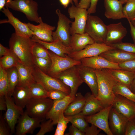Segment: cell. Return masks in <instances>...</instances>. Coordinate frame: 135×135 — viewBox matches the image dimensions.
<instances>
[{
    "instance_id": "6da1fadb",
    "label": "cell",
    "mask_w": 135,
    "mask_h": 135,
    "mask_svg": "<svg viewBox=\"0 0 135 135\" xmlns=\"http://www.w3.org/2000/svg\"><path fill=\"white\" fill-rule=\"evenodd\" d=\"M36 42L31 38L24 37L13 33L9 41L10 49L20 62L24 65L33 68L35 57L33 53Z\"/></svg>"
},
{
    "instance_id": "7a4b0ae2",
    "label": "cell",
    "mask_w": 135,
    "mask_h": 135,
    "mask_svg": "<svg viewBox=\"0 0 135 135\" xmlns=\"http://www.w3.org/2000/svg\"><path fill=\"white\" fill-rule=\"evenodd\" d=\"M98 83L97 98L104 108L112 106L116 95L113 89L118 82L106 69L94 70Z\"/></svg>"
},
{
    "instance_id": "3957f363",
    "label": "cell",
    "mask_w": 135,
    "mask_h": 135,
    "mask_svg": "<svg viewBox=\"0 0 135 135\" xmlns=\"http://www.w3.org/2000/svg\"><path fill=\"white\" fill-rule=\"evenodd\" d=\"M32 75L35 81L41 85L47 91L58 90L68 95L71 92L70 88L60 79L52 77L41 70L34 66Z\"/></svg>"
},
{
    "instance_id": "277c9868",
    "label": "cell",
    "mask_w": 135,
    "mask_h": 135,
    "mask_svg": "<svg viewBox=\"0 0 135 135\" xmlns=\"http://www.w3.org/2000/svg\"><path fill=\"white\" fill-rule=\"evenodd\" d=\"M51 63L50 67L46 73L48 75L57 78L63 71L73 66L82 64L80 60H74L68 55L65 57L58 56L48 50Z\"/></svg>"
},
{
    "instance_id": "5b68a950",
    "label": "cell",
    "mask_w": 135,
    "mask_h": 135,
    "mask_svg": "<svg viewBox=\"0 0 135 135\" xmlns=\"http://www.w3.org/2000/svg\"><path fill=\"white\" fill-rule=\"evenodd\" d=\"M5 6L23 13L31 21L39 23L38 4L33 0H11L6 3Z\"/></svg>"
},
{
    "instance_id": "8992f818",
    "label": "cell",
    "mask_w": 135,
    "mask_h": 135,
    "mask_svg": "<svg viewBox=\"0 0 135 135\" xmlns=\"http://www.w3.org/2000/svg\"><path fill=\"white\" fill-rule=\"evenodd\" d=\"M107 30L106 25L98 17L88 14L85 29L95 42L104 43Z\"/></svg>"
},
{
    "instance_id": "52a82bcc",
    "label": "cell",
    "mask_w": 135,
    "mask_h": 135,
    "mask_svg": "<svg viewBox=\"0 0 135 135\" xmlns=\"http://www.w3.org/2000/svg\"><path fill=\"white\" fill-rule=\"evenodd\" d=\"M53 104V100L48 98H30L26 106V111L30 116L44 120Z\"/></svg>"
},
{
    "instance_id": "ba28073f",
    "label": "cell",
    "mask_w": 135,
    "mask_h": 135,
    "mask_svg": "<svg viewBox=\"0 0 135 135\" xmlns=\"http://www.w3.org/2000/svg\"><path fill=\"white\" fill-rule=\"evenodd\" d=\"M68 12L70 18H74L70 28L71 35L84 33L88 14L87 10L72 5L69 7Z\"/></svg>"
},
{
    "instance_id": "9c48e42d",
    "label": "cell",
    "mask_w": 135,
    "mask_h": 135,
    "mask_svg": "<svg viewBox=\"0 0 135 135\" xmlns=\"http://www.w3.org/2000/svg\"><path fill=\"white\" fill-rule=\"evenodd\" d=\"M56 12L58 17V20L56 30L52 34L54 41L58 40L64 45L70 47V24L72 22L60 10L57 9Z\"/></svg>"
},
{
    "instance_id": "30bf717a",
    "label": "cell",
    "mask_w": 135,
    "mask_h": 135,
    "mask_svg": "<svg viewBox=\"0 0 135 135\" xmlns=\"http://www.w3.org/2000/svg\"><path fill=\"white\" fill-rule=\"evenodd\" d=\"M57 78L60 80L71 90L70 95L74 97L79 87L83 82L76 66L72 67L61 73Z\"/></svg>"
},
{
    "instance_id": "8fae6325",
    "label": "cell",
    "mask_w": 135,
    "mask_h": 135,
    "mask_svg": "<svg viewBox=\"0 0 135 135\" xmlns=\"http://www.w3.org/2000/svg\"><path fill=\"white\" fill-rule=\"evenodd\" d=\"M115 49L104 43L95 42L87 45L82 50L72 52L68 55L74 60H80L82 58L98 56L106 51Z\"/></svg>"
},
{
    "instance_id": "7c38bea8",
    "label": "cell",
    "mask_w": 135,
    "mask_h": 135,
    "mask_svg": "<svg viewBox=\"0 0 135 135\" xmlns=\"http://www.w3.org/2000/svg\"><path fill=\"white\" fill-rule=\"evenodd\" d=\"M112 106L104 108L94 114L85 116L87 122L94 124L102 130L108 135H113L110 128L108 118Z\"/></svg>"
},
{
    "instance_id": "4fadbf2b",
    "label": "cell",
    "mask_w": 135,
    "mask_h": 135,
    "mask_svg": "<svg viewBox=\"0 0 135 135\" xmlns=\"http://www.w3.org/2000/svg\"><path fill=\"white\" fill-rule=\"evenodd\" d=\"M41 119L30 116L26 110L20 117L16 128V134L25 135L33 134L35 129L40 127Z\"/></svg>"
},
{
    "instance_id": "5bb4252c",
    "label": "cell",
    "mask_w": 135,
    "mask_h": 135,
    "mask_svg": "<svg viewBox=\"0 0 135 135\" xmlns=\"http://www.w3.org/2000/svg\"><path fill=\"white\" fill-rule=\"evenodd\" d=\"M6 109L5 114L4 120L7 124L11 134L15 131V126L18 120L24 112L23 110L18 106L11 97L5 96Z\"/></svg>"
},
{
    "instance_id": "9a60e30c",
    "label": "cell",
    "mask_w": 135,
    "mask_h": 135,
    "mask_svg": "<svg viewBox=\"0 0 135 135\" xmlns=\"http://www.w3.org/2000/svg\"><path fill=\"white\" fill-rule=\"evenodd\" d=\"M129 120L112 106L109 114V127L113 135H124Z\"/></svg>"
},
{
    "instance_id": "2e32d148",
    "label": "cell",
    "mask_w": 135,
    "mask_h": 135,
    "mask_svg": "<svg viewBox=\"0 0 135 135\" xmlns=\"http://www.w3.org/2000/svg\"><path fill=\"white\" fill-rule=\"evenodd\" d=\"M115 95L112 106L128 120L135 118V102L121 95Z\"/></svg>"
},
{
    "instance_id": "e0dca14e",
    "label": "cell",
    "mask_w": 135,
    "mask_h": 135,
    "mask_svg": "<svg viewBox=\"0 0 135 135\" xmlns=\"http://www.w3.org/2000/svg\"><path fill=\"white\" fill-rule=\"evenodd\" d=\"M8 18L7 20L0 21V23H8L14 27L17 35L31 38L33 36L32 31L26 23H23L14 17L7 7H4L1 11Z\"/></svg>"
},
{
    "instance_id": "ac0fdd59",
    "label": "cell",
    "mask_w": 135,
    "mask_h": 135,
    "mask_svg": "<svg viewBox=\"0 0 135 135\" xmlns=\"http://www.w3.org/2000/svg\"><path fill=\"white\" fill-rule=\"evenodd\" d=\"M39 23L38 25H35L30 22L26 23L32 31L33 35L38 39L46 42H53L52 34L55 27L44 22L40 17Z\"/></svg>"
},
{
    "instance_id": "d6986e66",
    "label": "cell",
    "mask_w": 135,
    "mask_h": 135,
    "mask_svg": "<svg viewBox=\"0 0 135 135\" xmlns=\"http://www.w3.org/2000/svg\"><path fill=\"white\" fill-rule=\"evenodd\" d=\"M127 33L126 28L120 22L107 25L106 35L104 43L109 45L122 42Z\"/></svg>"
},
{
    "instance_id": "ffe728a7",
    "label": "cell",
    "mask_w": 135,
    "mask_h": 135,
    "mask_svg": "<svg viewBox=\"0 0 135 135\" xmlns=\"http://www.w3.org/2000/svg\"><path fill=\"white\" fill-rule=\"evenodd\" d=\"M80 77L84 82L90 88L92 94L97 97L98 94V83L94 69L83 65L77 66Z\"/></svg>"
},
{
    "instance_id": "44dd1931",
    "label": "cell",
    "mask_w": 135,
    "mask_h": 135,
    "mask_svg": "<svg viewBox=\"0 0 135 135\" xmlns=\"http://www.w3.org/2000/svg\"><path fill=\"white\" fill-rule=\"evenodd\" d=\"M80 61L83 65L94 70L121 69L118 64L111 62L100 55L83 58Z\"/></svg>"
},
{
    "instance_id": "7402d4cb",
    "label": "cell",
    "mask_w": 135,
    "mask_h": 135,
    "mask_svg": "<svg viewBox=\"0 0 135 135\" xmlns=\"http://www.w3.org/2000/svg\"><path fill=\"white\" fill-rule=\"evenodd\" d=\"M31 38L33 41L40 44L48 50L61 56L65 57L72 52L70 47L65 46L58 40L52 42H46L39 40L34 35Z\"/></svg>"
},
{
    "instance_id": "603a6c76",
    "label": "cell",
    "mask_w": 135,
    "mask_h": 135,
    "mask_svg": "<svg viewBox=\"0 0 135 135\" xmlns=\"http://www.w3.org/2000/svg\"><path fill=\"white\" fill-rule=\"evenodd\" d=\"M99 55L111 62L118 64L135 59V54L118 49L107 50Z\"/></svg>"
},
{
    "instance_id": "cb8c5ba5",
    "label": "cell",
    "mask_w": 135,
    "mask_h": 135,
    "mask_svg": "<svg viewBox=\"0 0 135 135\" xmlns=\"http://www.w3.org/2000/svg\"><path fill=\"white\" fill-rule=\"evenodd\" d=\"M75 97H72L69 95L62 99L53 100V105L46 114V119H50L54 125L57 124L60 112L62 110L64 111Z\"/></svg>"
},
{
    "instance_id": "d4e9b609",
    "label": "cell",
    "mask_w": 135,
    "mask_h": 135,
    "mask_svg": "<svg viewBox=\"0 0 135 135\" xmlns=\"http://www.w3.org/2000/svg\"><path fill=\"white\" fill-rule=\"evenodd\" d=\"M104 15L113 20L125 18L123 12V4L119 0H104Z\"/></svg>"
},
{
    "instance_id": "484cf974",
    "label": "cell",
    "mask_w": 135,
    "mask_h": 135,
    "mask_svg": "<svg viewBox=\"0 0 135 135\" xmlns=\"http://www.w3.org/2000/svg\"><path fill=\"white\" fill-rule=\"evenodd\" d=\"M84 96L85 104L79 114L84 116H88L98 112L104 108L101 102L90 92H87Z\"/></svg>"
},
{
    "instance_id": "4316f807",
    "label": "cell",
    "mask_w": 135,
    "mask_h": 135,
    "mask_svg": "<svg viewBox=\"0 0 135 135\" xmlns=\"http://www.w3.org/2000/svg\"><path fill=\"white\" fill-rule=\"evenodd\" d=\"M95 43L87 33L75 34L71 36L70 47L72 52L80 51L87 45Z\"/></svg>"
},
{
    "instance_id": "83f0119b",
    "label": "cell",
    "mask_w": 135,
    "mask_h": 135,
    "mask_svg": "<svg viewBox=\"0 0 135 135\" xmlns=\"http://www.w3.org/2000/svg\"><path fill=\"white\" fill-rule=\"evenodd\" d=\"M16 67L18 75L17 86L28 87L35 82L32 75L33 68L26 66L20 62Z\"/></svg>"
},
{
    "instance_id": "f1b7e54d",
    "label": "cell",
    "mask_w": 135,
    "mask_h": 135,
    "mask_svg": "<svg viewBox=\"0 0 135 135\" xmlns=\"http://www.w3.org/2000/svg\"><path fill=\"white\" fill-rule=\"evenodd\" d=\"M117 81L129 88L135 77V72L122 69H106Z\"/></svg>"
},
{
    "instance_id": "f546056e",
    "label": "cell",
    "mask_w": 135,
    "mask_h": 135,
    "mask_svg": "<svg viewBox=\"0 0 135 135\" xmlns=\"http://www.w3.org/2000/svg\"><path fill=\"white\" fill-rule=\"evenodd\" d=\"M85 102V98L80 92L76 94L74 98L64 110L65 116L74 115L79 114L82 110Z\"/></svg>"
},
{
    "instance_id": "4dcf8cb0",
    "label": "cell",
    "mask_w": 135,
    "mask_h": 135,
    "mask_svg": "<svg viewBox=\"0 0 135 135\" xmlns=\"http://www.w3.org/2000/svg\"><path fill=\"white\" fill-rule=\"evenodd\" d=\"M12 96L14 97L16 104L23 110L30 99L28 87L17 86Z\"/></svg>"
},
{
    "instance_id": "1f68e13d",
    "label": "cell",
    "mask_w": 135,
    "mask_h": 135,
    "mask_svg": "<svg viewBox=\"0 0 135 135\" xmlns=\"http://www.w3.org/2000/svg\"><path fill=\"white\" fill-rule=\"evenodd\" d=\"M6 70L8 82L7 96L11 97L18 83V73L16 67L8 69Z\"/></svg>"
},
{
    "instance_id": "d6a6232c",
    "label": "cell",
    "mask_w": 135,
    "mask_h": 135,
    "mask_svg": "<svg viewBox=\"0 0 135 135\" xmlns=\"http://www.w3.org/2000/svg\"><path fill=\"white\" fill-rule=\"evenodd\" d=\"M30 98H48L47 92L43 87L36 81L28 86Z\"/></svg>"
},
{
    "instance_id": "836d02e7",
    "label": "cell",
    "mask_w": 135,
    "mask_h": 135,
    "mask_svg": "<svg viewBox=\"0 0 135 135\" xmlns=\"http://www.w3.org/2000/svg\"><path fill=\"white\" fill-rule=\"evenodd\" d=\"M113 90L115 95H121L135 102V94L126 85L118 82L114 86Z\"/></svg>"
},
{
    "instance_id": "e575fe53",
    "label": "cell",
    "mask_w": 135,
    "mask_h": 135,
    "mask_svg": "<svg viewBox=\"0 0 135 135\" xmlns=\"http://www.w3.org/2000/svg\"><path fill=\"white\" fill-rule=\"evenodd\" d=\"M19 62L18 59L12 52L0 57V66L6 70L13 67H16Z\"/></svg>"
},
{
    "instance_id": "d590c367",
    "label": "cell",
    "mask_w": 135,
    "mask_h": 135,
    "mask_svg": "<svg viewBox=\"0 0 135 135\" xmlns=\"http://www.w3.org/2000/svg\"><path fill=\"white\" fill-rule=\"evenodd\" d=\"M69 122L80 130L84 132L86 128L88 126V122L85 120V116L79 114L72 116H66Z\"/></svg>"
},
{
    "instance_id": "8d00e7d4",
    "label": "cell",
    "mask_w": 135,
    "mask_h": 135,
    "mask_svg": "<svg viewBox=\"0 0 135 135\" xmlns=\"http://www.w3.org/2000/svg\"><path fill=\"white\" fill-rule=\"evenodd\" d=\"M69 122L68 118L64 115V111L62 110L60 114L54 135H64Z\"/></svg>"
},
{
    "instance_id": "74e56055",
    "label": "cell",
    "mask_w": 135,
    "mask_h": 135,
    "mask_svg": "<svg viewBox=\"0 0 135 135\" xmlns=\"http://www.w3.org/2000/svg\"><path fill=\"white\" fill-rule=\"evenodd\" d=\"M8 86L7 70L0 66V96L8 95Z\"/></svg>"
},
{
    "instance_id": "f35d334b",
    "label": "cell",
    "mask_w": 135,
    "mask_h": 135,
    "mask_svg": "<svg viewBox=\"0 0 135 135\" xmlns=\"http://www.w3.org/2000/svg\"><path fill=\"white\" fill-rule=\"evenodd\" d=\"M123 6V12L125 18L131 20L135 18V0H129Z\"/></svg>"
},
{
    "instance_id": "ab89813d",
    "label": "cell",
    "mask_w": 135,
    "mask_h": 135,
    "mask_svg": "<svg viewBox=\"0 0 135 135\" xmlns=\"http://www.w3.org/2000/svg\"><path fill=\"white\" fill-rule=\"evenodd\" d=\"M33 52L35 58H50L48 50L38 42H36Z\"/></svg>"
},
{
    "instance_id": "60d3db41",
    "label": "cell",
    "mask_w": 135,
    "mask_h": 135,
    "mask_svg": "<svg viewBox=\"0 0 135 135\" xmlns=\"http://www.w3.org/2000/svg\"><path fill=\"white\" fill-rule=\"evenodd\" d=\"M34 62L35 66L46 74L50 67L51 62L50 58H35Z\"/></svg>"
},
{
    "instance_id": "b9f144b4",
    "label": "cell",
    "mask_w": 135,
    "mask_h": 135,
    "mask_svg": "<svg viewBox=\"0 0 135 135\" xmlns=\"http://www.w3.org/2000/svg\"><path fill=\"white\" fill-rule=\"evenodd\" d=\"M46 120H43L41 122L40 126V130L36 135H44L54 130V124L52 120L50 119Z\"/></svg>"
},
{
    "instance_id": "7bdbcfd3",
    "label": "cell",
    "mask_w": 135,
    "mask_h": 135,
    "mask_svg": "<svg viewBox=\"0 0 135 135\" xmlns=\"http://www.w3.org/2000/svg\"><path fill=\"white\" fill-rule=\"evenodd\" d=\"M108 45L126 52L135 54V45L134 44L121 42Z\"/></svg>"
},
{
    "instance_id": "ee69618b",
    "label": "cell",
    "mask_w": 135,
    "mask_h": 135,
    "mask_svg": "<svg viewBox=\"0 0 135 135\" xmlns=\"http://www.w3.org/2000/svg\"><path fill=\"white\" fill-rule=\"evenodd\" d=\"M66 93L60 90H54L47 91L48 97L54 100H58L63 99L68 96Z\"/></svg>"
},
{
    "instance_id": "f6af8a7d",
    "label": "cell",
    "mask_w": 135,
    "mask_h": 135,
    "mask_svg": "<svg viewBox=\"0 0 135 135\" xmlns=\"http://www.w3.org/2000/svg\"><path fill=\"white\" fill-rule=\"evenodd\" d=\"M118 64L121 69L135 72V59Z\"/></svg>"
},
{
    "instance_id": "bcb514c9",
    "label": "cell",
    "mask_w": 135,
    "mask_h": 135,
    "mask_svg": "<svg viewBox=\"0 0 135 135\" xmlns=\"http://www.w3.org/2000/svg\"><path fill=\"white\" fill-rule=\"evenodd\" d=\"M124 135H135V118L128 120Z\"/></svg>"
},
{
    "instance_id": "7dc6e473",
    "label": "cell",
    "mask_w": 135,
    "mask_h": 135,
    "mask_svg": "<svg viewBox=\"0 0 135 135\" xmlns=\"http://www.w3.org/2000/svg\"><path fill=\"white\" fill-rule=\"evenodd\" d=\"M90 126H88L84 131L85 135H97L99 134L101 130L96 126L92 124Z\"/></svg>"
},
{
    "instance_id": "c3c4849f",
    "label": "cell",
    "mask_w": 135,
    "mask_h": 135,
    "mask_svg": "<svg viewBox=\"0 0 135 135\" xmlns=\"http://www.w3.org/2000/svg\"><path fill=\"white\" fill-rule=\"evenodd\" d=\"M10 130L5 123V120L0 114V135H9L11 134Z\"/></svg>"
},
{
    "instance_id": "681fc988",
    "label": "cell",
    "mask_w": 135,
    "mask_h": 135,
    "mask_svg": "<svg viewBox=\"0 0 135 135\" xmlns=\"http://www.w3.org/2000/svg\"><path fill=\"white\" fill-rule=\"evenodd\" d=\"M69 134L70 135H85L84 132L72 124L69 128Z\"/></svg>"
},
{
    "instance_id": "f907efd6",
    "label": "cell",
    "mask_w": 135,
    "mask_h": 135,
    "mask_svg": "<svg viewBox=\"0 0 135 135\" xmlns=\"http://www.w3.org/2000/svg\"><path fill=\"white\" fill-rule=\"evenodd\" d=\"M98 0H91L90 6L87 10L88 14H91L95 13L97 2Z\"/></svg>"
},
{
    "instance_id": "816d5d0a",
    "label": "cell",
    "mask_w": 135,
    "mask_h": 135,
    "mask_svg": "<svg viewBox=\"0 0 135 135\" xmlns=\"http://www.w3.org/2000/svg\"><path fill=\"white\" fill-rule=\"evenodd\" d=\"M91 0H80L77 7L86 9L89 8L90 3Z\"/></svg>"
},
{
    "instance_id": "f5cc1de1",
    "label": "cell",
    "mask_w": 135,
    "mask_h": 135,
    "mask_svg": "<svg viewBox=\"0 0 135 135\" xmlns=\"http://www.w3.org/2000/svg\"><path fill=\"white\" fill-rule=\"evenodd\" d=\"M13 52L10 48L8 49L4 46L1 44H0V56L10 54Z\"/></svg>"
},
{
    "instance_id": "db71d44e",
    "label": "cell",
    "mask_w": 135,
    "mask_h": 135,
    "mask_svg": "<svg viewBox=\"0 0 135 135\" xmlns=\"http://www.w3.org/2000/svg\"><path fill=\"white\" fill-rule=\"evenodd\" d=\"M6 108L5 96H0V110L1 111H6Z\"/></svg>"
},
{
    "instance_id": "11a10c76",
    "label": "cell",
    "mask_w": 135,
    "mask_h": 135,
    "mask_svg": "<svg viewBox=\"0 0 135 135\" xmlns=\"http://www.w3.org/2000/svg\"><path fill=\"white\" fill-rule=\"evenodd\" d=\"M130 27V32L134 44L135 45V25L133 24L131 21L128 20Z\"/></svg>"
},
{
    "instance_id": "9f6ffc18",
    "label": "cell",
    "mask_w": 135,
    "mask_h": 135,
    "mask_svg": "<svg viewBox=\"0 0 135 135\" xmlns=\"http://www.w3.org/2000/svg\"><path fill=\"white\" fill-rule=\"evenodd\" d=\"M61 4L64 7H67L70 3H71V0H59Z\"/></svg>"
},
{
    "instance_id": "6f0895ef",
    "label": "cell",
    "mask_w": 135,
    "mask_h": 135,
    "mask_svg": "<svg viewBox=\"0 0 135 135\" xmlns=\"http://www.w3.org/2000/svg\"><path fill=\"white\" fill-rule=\"evenodd\" d=\"M130 88L132 91L135 94V77L130 85Z\"/></svg>"
},
{
    "instance_id": "680465c9",
    "label": "cell",
    "mask_w": 135,
    "mask_h": 135,
    "mask_svg": "<svg viewBox=\"0 0 135 135\" xmlns=\"http://www.w3.org/2000/svg\"><path fill=\"white\" fill-rule=\"evenodd\" d=\"M6 4V0H0V10H2L5 6Z\"/></svg>"
},
{
    "instance_id": "91938a15",
    "label": "cell",
    "mask_w": 135,
    "mask_h": 135,
    "mask_svg": "<svg viewBox=\"0 0 135 135\" xmlns=\"http://www.w3.org/2000/svg\"><path fill=\"white\" fill-rule=\"evenodd\" d=\"M71 3H72V2H73L76 6H77L78 4V0H71Z\"/></svg>"
},
{
    "instance_id": "94428289",
    "label": "cell",
    "mask_w": 135,
    "mask_h": 135,
    "mask_svg": "<svg viewBox=\"0 0 135 135\" xmlns=\"http://www.w3.org/2000/svg\"><path fill=\"white\" fill-rule=\"evenodd\" d=\"M123 4H125L129 0H119Z\"/></svg>"
},
{
    "instance_id": "6125c7cd",
    "label": "cell",
    "mask_w": 135,
    "mask_h": 135,
    "mask_svg": "<svg viewBox=\"0 0 135 135\" xmlns=\"http://www.w3.org/2000/svg\"><path fill=\"white\" fill-rule=\"evenodd\" d=\"M130 20L133 24L135 25V19H133Z\"/></svg>"
},
{
    "instance_id": "be15d7a7",
    "label": "cell",
    "mask_w": 135,
    "mask_h": 135,
    "mask_svg": "<svg viewBox=\"0 0 135 135\" xmlns=\"http://www.w3.org/2000/svg\"><path fill=\"white\" fill-rule=\"evenodd\" d=\"M6 0V3L8 2L11 0Z\"/></svg>"
},
{
    "instance_id": "e7e4bbea",
    "label": "cell",
    "mask_w": 135,
    "mask_h": 135,
    "mask_svg": "<svg viewBox=\"0 0 135 135\" xmlns=\"http://www.w3.org/2000/svg\"><path fill=\"white\" fill-rule=\"evenodd\" d=\"M134 19H135V18H134Z\"/></svg>"
}]
</instances>
